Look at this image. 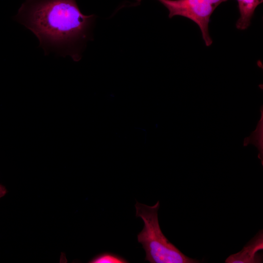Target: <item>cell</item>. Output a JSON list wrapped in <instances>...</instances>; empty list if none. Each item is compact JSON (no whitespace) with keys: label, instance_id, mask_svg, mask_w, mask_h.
I'll use <instances>...</instances> for the list:
<instances>
[{"label":"cell","instance_id":"obj_2","mask_svg":"<svg viewBox=\"0 0 263 263\" xmlns=\"http://www.w3.org/2000/svg\"><path fill=\"white\" fill-rule=\"evenodd\" d=\"M159 201L153 206L136 202V216L141 218L144 225L137 235L138 243L146 252L145 261L150 263H194L199 261L185 255L171 244L162 233L159 224Z\"/></svg>","mask_w":263,"mask_h":263},{"label":"cell","instance_id":"obj_8","mask_svg":"<svg viewBox=\"0 0 263 263\" xmlns=\"http://www.w3.org/2000/svg\"><path fill=\"white\" fill-rule=\"evenodd\" d=\"M7 192L6 188L0 184V198L4 196Z\"/></svg>","mask_w":263,"mask_h":263},{"label":"cell","instance_id":"obj_1","mask_svg":"<svg viewBox=\"0 0 263 263\" xmlns=\"http://www.w3.org/2000/svg\"><path fill=\"white\" fill-rule=\"evenodd\" d=\"M94 18L83 14L76 0H25L14 19L35 34L45 55L54 52L78 61Z\"/></svg>","mask_w":263,"mask_h":263},{"label":"cell","instance_id":"obj_6","mask_svg":"<svg viewBox=\"0 0 263 263\" xmlns=\"http://www.w3.org/2000/svg\"><path fill=\"white\" fill-rule=\"evenodd\" d=\"M261 117L259 121L256 130L253 132L251 135L244 139V145L247 146L248 144L254 145L259 151L258 157L263 165V106L261 108Z\"/></svg>","mask_w":263,"mask_h":263},{"label":"cell","instance_id":"obj_5","mask_svg":"<svg viewBox=\"0 0 263 263\" xmlns=\"http://www.w3.org/2000/svg\"><path fill=\"white\" fill-rule=\"evenodd\" d=\"M240 16L236 27L239 30H244L250 25L251 19L257 7L263 0H237Z\"/></svg>","mask_w":263,"mask_h":263},{"label":"cell","instance_id":"obj_3","mask_svg":"<svg viewBox=\"0 0 263 263\" xmlns=\"http://www.w3.org/2000/svg\"><path fill=\"white\" fill-rule=\"evenodd\" d=\"M169 10V17L181 16L190 19L199 27L207 46L212 43L208 31L210 16L222 2L228 0H157Z\"/></svg>","mask_w":263,"mask_h":263},{"label":"cell","instance_id":"obj_4","mask_svg":"<svg viewBox=\"0 0 263 263\" xmlns=\"http://www.w3.org/2000/svg\"><path fill=\"white\" fill-rule=\"evenodd\" d=\"M263 231H260L239 252L228 257L227 263H253L262 262L259 251L263 249Z\"/></svg>","mask_w":263,"mask_h":263},{"label":"cell","instance_id":"obj_9","mask_svg":"<svg viewBox=\"0 0 263 263\" xmlns=\"http://www.w3.org/2000/svg\"><path fill=\"white\" fill-rule=\"evenodd\" d=\"M137 0L140 1V0Z\"/></svg>","mask_w":263,"mask_h":263},{"label":"cell","instance_id":"obj_7","mask_svg":"<svg viewBox=\"0 0 263 263\" xmlns=\"http://www.w3.org/2000/svg\"><path fill=\"white\" fill-rule=\"evenodd\" d=\"M128 262L123 257L110 252L99 254L89 261L91 263H126Z\"/></svg>","mask_w":263,"mask_h":263}]
</instances>
